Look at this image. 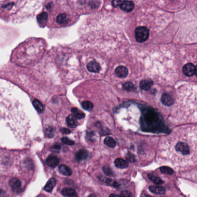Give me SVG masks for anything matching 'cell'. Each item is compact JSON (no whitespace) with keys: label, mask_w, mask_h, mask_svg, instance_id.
Masks as SVG:
<instances>
[{"label":"cell","mask_w":197,"mask_h":197,"mask_svg":"<svg viewBox=\"0 0 197 197\" xmlns=\"http://www.w3.org/2000/svg\"><path fill=\"white\" fill-rule=\"evenodd\" d=\"M57 22L59 24H66L69 22L68 16L65 13H60L57 17Z\"/></svg>","instance_id":"cell-19"},{"label":"cell","mask_w":197,"mask_h":197,"mask_svg":"<svg viewBox=\"0 0 197 197\" xmlns=\"http://www.w3.org/2000/svg\"><path fill=\"white\" fill-rule=\"evenodd\" d=\"M195 74L196 75V76H197V65L196 67V73H195Z\"/></svg>","instance_id":"cell-41"},{"label":"cell","mask_w":197,"mask_h":197,"mask_svg":"<svg viewBox=\"0 0 197 197\" xmlns=\"http://www.w3.org/2000/svg\"><path fill=\"white\" fill-rule=\"evenodd\" d=\"M59 161L58 158L53 156H50L48 157V158H47V164L51 168L56 167L59 164Z\"/></svg>","instance_id":"cell-12"},{"label":"cell","mask_w":197,"mask_h":197,"mask_svg":"<svg viewBox=\"0 0 197 197\" xmlns=\"http://www.w3.org/2000/svg\"><path fill=\"white\" fill-rule=\"evenodd\" d=\"M115 165L116 166L117 168H121V169H123L126 168L128 166V162L122 158H117L115 161Z\"/></svg>","instance_id":"cell-20"},{"label":"cell","mask_w":197,"mask_h":197,"mask_svg":"<svg viewBox=\"0 0 197 197\" xmlns=\"http://www.w3.org/2000/svg\"><path fill=\"white\" fill-rule=\"evenodd\" d=\"M88 197H97L95 194H91V195H89V196Z\"/></svg>","instance_id":"cell-40"},{"label":"cell","mask_w":197,"mask_h":197,"mask_svg":"<svg viewBox=\"0 0 197 197\" xmlns=\"http://www.w3.org/2000/svg\"><path fill=\"white\" fill-rule=\"evenodd\" d=\"M47 18H48V14L46 12H42L37 17L38 22L40 27H44L46 25Z\"/></svg>","instance_id":"cell-11"},{"label":"cell","mask_w":197,"mask_h":197,"mask_svg":"<svg viewBox=\"0 0 197 197\" xmlns=\"http://www.w3.org/2000/svg\"><path fill=\"white\" fill-rule=\"evenodd\" d=\"M33 105L34 106L36 110L39 112V113H41L44 110V106L42 104V103L39 101V100H34L33 101Z\"/></svg>","instance_id":"cell-26"},{"label":"cell","mask_w":197,"mask_h":197,"mask_svg":"<svg viewBox=\"0 0 197 197\" xmlns=\"http://www.w3.org/2000/svg\"><path fill=\"white\" fill-rule=\"evenodd\" d=\"M99 179L104 182L105 183H106L107 185H110V186H113L115 188H118L119 187V184L115 182V181H114L111 179H107V178H105V177H102V178H99Z\"/></svg>","instance_id":"cell-23"},{"label":"cell","mask_w":197,"mask_h":197,"mask_svg":"<svg viewBox=\"0 0 197 197\" xmlns=\"http://www.w3.org/2000/svg\"><path fill=\"white\" fill-rule=\"evenodd\" d=\"M66 122L68 126L71 128L76 127L78 124V121L77 120V118L73 115H71L66 117Z\"/></svg>","instance_id":"cell-17"},{"label":"cell","mask_w":197,"mask_h":197,"mask_svg":"<svg viewBox=\"0 0 197 197\" xmlns=\"http://www.w3.org/2000/svg\"><path fill=\"white\" fill-rule=\"evenodd\" d=\"M142 197H151V196H148V195H147V194H142V196H141Z\"/></svg>","instance_id":"cell-39"},{"label":"cell","mask_w":197,"mask_h":197,"mask_svg":"<svg viewBox=\"0 0 197 197\" xmlns=\"http://www.w3.org/2000/svg\"><path fill=\"white\" fill-rule=\"evenodd\" d=\"M122 2V1H119V0L113 1H112V5H113V7H116L118 6H120Z\"/></svg>","instance_id":"cell-36"},{"label":"cell","mask_w":197,"mask_h":197,"mask_svg":"<svg viewBox=\"0 0 197 197\" xmlns=\"http://www.w3.org/2000/svg\"><path fill=\"white\" fill-rule=\"evenodd\" d=\"M9 185L12 190L15 192H18L21 188V182L17 178H12L10 180Z\"/></svg>","instance_id":"cell-10"},{"label":"cell","mask_w":197,"mask_h":197,"mask_svg":"<svg viewBox=\"0 0 197 197\" xmlns=\"http://www.w3.org/2000/svg\"><path fill=\"white\" fill-rule=\"evenodd\" d=\"M104 142L105 145H106L108 147L110 148H114L116 146V142L115 141V140L110 137L105 138Z\"/></svg>","instance_id":"cell-27"},{"label":"cell","mask_w":197,"mask_h":197,"mask_svg":"<svg viewBox=\"0 0 197 197\" xmlns=\"http://www.w3.org/2000/svg\"><path fill=\"white\" fill-rule=\"evenodd\" d=\"M161 101L162 104L165 106H171L174 104V100L172 96L169 93H164L162 96Z\"/></svg>","instance_id":"cell-7"},{"label":"cell","mask_w":197,"mask_h":197,"mask_svg":"<svg viewBox=\"0 0 197 197\" xmlns=\"http://www.w3.org/2000/svg\"><path fill=\"white\" fill-rule=\"evenodd\" d=\"M77 197V195H75V196H71V197Z\"/></svg>","instance_id":"cell-42"},{"label":"cell","mask_w":197,"mask_h":197,"mask_svg":"<svg viewBox=\"0 0 197 197\" xmlns=\"http://www.w3.org/2000/svg\"><path fill=\"white\" fill-rule=\"evenodd\" d=\"M50 150L53 151V152H56V153H59V151L61 150V146L59 145H55L54 146H52L50 148Z\"/></svg>","instance_id":"cell-34"},{"label":"cell","mask_w":197,"mask_h":197,"mask_svg":"<svg viewBox=\"0 0 197 197\" xmlns=\"http://www.w3.org/2000/svg\"><path fill=\"white\" fill-rule=\"evenodd\" d=\"M103 171L105 172V174H107L108 176H114V172L111 170V169L108 166H105L103 167Z\"/></svg>","instance_id":"cell-31"},{"label":"cell","mask_w":197,"mask_h":197,"mask_svg":"<svg viewBox=\"0 0 197 197\" xmlns=\"http://www.w3.org/2000/svg\"><path fill=\"white\" fill-rule=\"evenodd\" d=\"M87 69L88 70L91 72H93V73H98L99 72L100 70V65L96 61H92L89 62L87 64Z\"/></svg>","instance_id":"cell-8"},{"label":"cell","mask_w":197,"mask_h":197,"mask_svg":"<svg viewBox=\"0 0 197 197\" xmlns=\"http://www.w3.org/2000/svg\"><path fill=\"white\" fill-rule=\"evenodd\" d=\"M61 131L64 134H70L71 132L69 129H67V128H62L61 129Z\"/></svg>","instance_id":"cell-37"},{"label":"cell","mask_w":197,"mask_h":197,"mask_svg":"<svg viewBox=\"0 0 197 197\" xmlns=\"http://www.w3.org/2000/svg\"><path fill=\"white\" fill-rule=\"evenodd\" d=\"M61 141L63 143L65 144V145H69V146H72L73 145H74V142L70 140V139H69L68 138H66V137H63L62 139H61Z\"/></svg>","instance_id":"cell-32"},{"label":"cell","mask_w":197,"mask_h":197,"mask_svg":"<svg viewBox=\"0 0 197 197\" xmlns=\"http://www.w3.org/2000/svg\"><path fill=\"white\" fill-rule=\"evenodd\" d=\"M82 108L88 110V111H91L92 110L93 108V105L92 103L90 101H83L82 102Z\"/></svg>","instance_id":"cell-28"},{"label":"cell","mask_w":197,"mask_h":197,"mask_svg":"<svg viewBox=\"0 0 197 197\" xmlns=\"http://www.w3.org/2000/svg\"><path fill=\"white\" fill-rule=\"evenodd\" d=\"M25 1H0V17L5 19H15V15L23 11Z\"/></svg>","instance_id":"cell-2"},{"label":"cell","mask_w":197,"mask_h":197,"mask_svg":"<svg viewBox=\"0 0 197 197\" xmlns=\"http://www.w3.org/2000/svg\"><path fill=\"white\" fill-rule=\"evenodd\" d=\"M126 158L128 160V161L130 162H134L135 161H136V159H135V157L131 153H128L127 155H126Z\"/></svg>","instance_id":"cell-33"},{"label":"cell","mask_w":197,"mask_h":197,"mask_svg":"<svg viewBox=\"0 0 197 197\" xmlns=\"http://www.w3.org/2000/svg\"><path fill=\"white\" fill-rule=\"evenodd\" d=\"M183 72L187 76H191L196 73V67L191 63L187 64L183 68Z\"/></svg>","instance_id":"cell-5"},{"label":"cell","mask_w":197,"mask_h":197,"mask_svg":"<svg viewBox=\"0 0 197 197\" xmlns=\"http://www.w3.org/2000/svg\"><path fill=\"white\" fill-rule=\"evenodd\" d=\"M122 89L124 90L128 91V92H133L136 90V87L131 82H126L122 85Z\"/></svg>","instance_id":"cell-24"},{"label":"cell","mask_w":197,"mask_h":197,"mask_svg":"<svg viewBox=\"0 0 197 197\" xmlns=\"http://www.w3.org/2000/svg\"><path fill=\"white\" fill-rule=\"evenodd\" d=\"M121 197H132V194L128 191H123L120 195Z\"/></svg>","instance_id":"cell-35"},{"label":"cell","mask_w":197,"mask_h":197,"mask_svg":"<svg viewBox=\"0 0 197 197\" xmlns=\"http://www.w3.org/2000/svg\"><path fill=\"white\" fill-rule=\"evenodd\" d=\"M148 178L151 180L152 182H153L154 183L156 184V185H162L164 182L163 180H162L160 177L153 174H149L148 175Z\"/></svg>","instance_id":"cell-25"},{"label":"cell","mask_w":197,"mask_h":197,"mask_svg":"<svg viewBox=\"0 0 197 197\" xmlns=\"http://www.w3.org/2000/svg\"><path fill=\"white\" fill-rule=\"evenodd\" d=\"M61 194L65 197H70L77 195L74 190L70 188H64L62 191Z\"/></svg>","instance_id":"cell-22"},{"label":"cell","mask_w":197,"mask_h":197,"mask_svg":"<svg viewBox=\"0 0 197 197\" xmlns=\"http://www.w3.org/2000/svg\"><path fill=\"white\" fill-rule=\"evenodd\" d=\"M140 124L142 131L153 132L162 131L163 125L157 113L150 107L141 109Z\"/></svg>","instance_id":"cell-1"},{"label":"cell","mask_w":197,"mask_h":197,"mask_svg":"<svg viewBox=\"0 0 197 197\" xmlns=\"http://www.w3.org/2000/svg\"><path fill=\"white\" fill-rule=\"evenodd\" d=\"M59 171L61 174L67 176H71L72 174V171L71 169L65 165H61L59 166Z\"/></svg>","instance_id":"cell-16"},{"label":"cell","mask_w":197,"mask_h":197,"mask_svg":"<svg viewBox=\"0 0 197 197\" xmlns=\"http://www.w3.org/2000/svg\"><path fill=\"white\" fill-rule=\"evenodd\" d=\"M149 189L152 193L156 194H164L165 192V190L163 187L157 185H151L149 187Z\"/></svg>","instance_id":"cell-15"},{"label":"cell","mask_w":197,"mask_h":197,"mask_svg":"<svg viewBox=\"0 0 197 197\" xmlns=\"http://www.w3.org/2000/svg\"><path fill=\"white\" fill-rule=\"evenodd\" d=\"M119 7L122 11L125 12H130L134 8V4L131 1H122Z\"/></svg>","instance_id":"cell-6"},{"label":"cell","mask_w":197,"mask_h":197,"mask_svg":"<svg viewBox=\"0 0 197 197\" xmlns=\"http://www.w3.org/2000/svg\"><path fill=\"white\" fill-rule=\"evenodd\" d=\"M134 32L136 41L140 43L145 42L149 36V31L148 28L145 26L137 27Z\"/></svg>","instance_id":"cell-4"},{"label":"cell","mask_w":197,"mask_h":197,"mask_svg":"<svg viewBox=\"0 0 197 197\" xmlns=\"http://www.w3.org/2000/svg\"><path fill=\"white\" fill-rule=\"evenodd\" d=\"M54 132H55L54 128L52 127H49L47 128L45 131V134L46 137L48 138L53 137L54 135Z\"/></svg>","instance_id":"cell-29"},{"label":"cell","mask_w":197,"mask_h":197,"mask_svg":"<svg viewBox=\"0 0 197 197\" xmlns=\"http://www.w3.org/2000/svg\"><path fill=\"white\" fill-rule=\"evenodd\" d=\"M71 113H73V115L76 118L78 119H82L85 117V114L84 112H82L81 110H80L79 109L76 108H73L71 110Z\"/></svg>","instance_id":"cell-21"},{"label":"cell","mask_w":197,"mask_h":197,"mask_svg":"<svg viewBox=\"0 0 197 197\" xmlns=\"http://www.w3.org/2000/svg\"><path fill=\"white\" fill-rule=\"evenodd\" d=\"M56 185V180L54 178H51L47 183L44 187V190L47 192H51L54 187Z\"/></svg>","instance_id":"cell-14"},{"label":"cell","mask_w":197,"mask_h":197,"mask_svg":"<svg viewBox=\"0 0 197 197\" xmlns=\"http://www.w3.org/2000/svg\"><path fill=\"white\" fill-rule=\"evenodd\" d=\"M88 155H89V153L87 151L82 149V150H80L76 153V157L77 160L81 161V160H86L88 158Z\"/></svg>","instance_id":"cell-18"},{"label":"cell","mask_w":197,"mask_h":197,"mask_svg":"<svg viewBox=\"0 0 197 197\" xmlns=\"http://www.w3.org/2000/svg\"><path fill=\"white\" fill-rule=\"evenodd\" d=\"M160 171L164 174H174V170L168 166H162L160 168Z\"/></svg>","instance_id":"cell-30"},{"label":"cell","mask_w":197,"mask_h":197,"mask_svg":"<svg viewBox=\"0 0 197 197\" xmlns=\"http://www.w3.org/2000/svg\"><path fill=\"white\" fill-rule=\"evenodd\" d=\"M109 197H121L120 196H118L116 194H111Z\"/></svg>","instance_id":"cell-38"},{"label":"cell","mask_w":197,"mask_h":197,"mask_svg":"<svg viewBox=\"0 0 197 197\" xmlns=\"http://www.w3.org/2000/svg\"><path fill=\"white\" fill-rule=\"evenodd\" d=\"M115 73L116 76L119 78H123L128 76V68H126L124 66H119L115 70Z\"/></svg>","instance_id":"cell-9"},{"label":"cell","mask_w":197,"mask_h":197,"mask_svg":"<svg viewBox=\"0 0 197 197\" xmlns=\"http://www.w3.org/2000/svg\"><path fill=\"white\" fill-rule=\"evenodd\" d=\"M153 82L151 80H149V79L142 80L139 83V87L142 90H148L153 86Z\"/></svg>","instance_id":"cell-13"},{"label":"cell","mask_w":197,"mask_h":197,"mask_svg":"<svg viewBox=\"0 0 197 197\" xmlns=\"http://www.w3.org/2000/svg\"><path fill=\"white\" fill-rule=\"evenodd\" d=\"M188 142L184 140H179L175 143L174 153L182 158L189 157L193 153V146Z\"/></svg>","instance_id":"cell-3"}]
</instances>
